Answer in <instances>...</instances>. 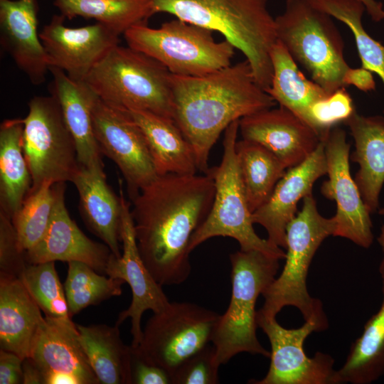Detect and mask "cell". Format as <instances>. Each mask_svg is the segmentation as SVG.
<instances>
[{"mask_svg": "<svg viewBox=\"0 0 384 384\" xmlns=\"http://www.w3.org/2000/svg\"><path fill=\"white\" fill-rule=\"evenodd\" d=\"M215 191L208 174H169L131 200L139 252L161 285L180 284L189 277L191 238L211 209Z\"/></svg>", "mask_w": 384, "mask_h": 384, "instance_id": "1", "label": "cell"}, {"mask_svg": "<svg viewBox=\"0 0 384 384\" xmlns=\"http://www.w3.org/2000/svg\"><path fill=\"white\" fill-rule=\"evenodd\" d=\"M173 120L191 145L198 171L233 122L272 108L274 99L257 82L247 60L201 76L171 75Z\"/></svg>", "mask_w": 384, "mask_h": 384, "instance_id": "2", "label": "cell"}, {"mask_svg": "<svg viewBox=\"0 0 384 384\" xmlns=\"http://www.w3.org/2000/svg\"><path fill=\"white\" fill-rule=\"evenodd\" d=\"M269 0H151L154 14L176 18L221 33L245 57L257 82L271 84L270 53L277 42L275 18Z\"/></svg>", "mask_w": 384, "mask_h": 384, "instance_id": "3", "label": "cell"}, {"mask_svg": "<svg viewBox=\"0 0 384 384\" xmlns=\"http://www.w3.org/2000/svg\"><path fill=\"white\" fill-rule=\"evenodd\" d=\"M334 217L326 218L317 210L312 193L303 198L301 211L287 228V252L284 268L264 291V304L257 314L265 318H276L285 306L296 307L305 321L318 323L324 331L329 323L322 302L312 297L307 289L309 268L322 242L334 235Z\"/></svg>", "mask_w": 384, "mask_h": 384, "instance_id": "4", "label": "cell"}, {"mask_svg": "<svg viewBox=\"0 0 384 384\" xmlns=\"http://www.w3.org/2000/svg\"><path fill=\"white\" fill-rule=\"evenodd\" d=\"M230 260L231 297L211 341L220 366L240 353L270 357L257 337L255 306L260 294L276 278L280 260L260 251L240 249L230 255Z\"/></svg>", "mask_w": 384, "mask_h": 384, "instance_id": "5", "label": "cell"}, {"mask_svg": "<svg viewBox=\"0 0 384 384\" xmlns=\"http://www.w3.org/2000/svg\"><path fill=\"white\" fill-rule=\"evenodd\" d=\"M171 75L155 59L128 46L117 45L91 70L85 82L112 106L173 119Z\"/></svg>", "mask_w": 384, "mask_h": 384, "instance_id": "6", "label": "cell"}, {"mask_svg": "<svg viewBox=\"0 0 384 384\" xmlns=\"http://www.w3.org/2000/svg\"><path fill=\"white\" fill-rule=\"evenodd\" d=\"M332 18L308 0H286L283 12L275 18L277 41L328 95L346 87L343 77L350 67Z\"/></svg>", "mask_w": 384, "mask_h": 384, "instance_id": "7", "label": "cell"}, {"mask_svg": "<svg viewBox=\"0 0 384 384\" xmlns=\"http://www.w3.org/2000/svg\"><path fill=\"white\" fill-rule=\"evenodd\" d=\"M239 120L225 130L223 154L219 166L206 173L215 183V196L211 209L203 224L193 234L190 251L206 240L218 236L235 239L245 251L257 250L279 260L285 259L282 248L260 238L253 228L250 211L241 180L235 144Z\"/></svg>", "mask_w": 384, "mask_h": 384, "instance_id": "8", "label": "cell"}, {"mask_svg": "<svg viewBox=\"0 0 384 384\" xmlns=\"http://www.w3.org/2000/svg\"><path fill=\"white\" fill-rule=\"evenodd\" d=\"M130 48L155 59L173 75H205L231 65L234 46L217 41L213 31L175 18L151 28L134 26L124 33Z\"/></svg>", "mask_w": 384, "mask_h": 384, "instance_id": "9", "label": "cell"}, {"mask_svg": "<svg viewBox=\"0 0 384 384\" xmlns=\"http://www.w3.org/2000/svg\"><path fill=\"white\" fill-rule=\"evenodd\" d=\"M23 119V149L32 178L31 191L46 181H72L81 165L57 99L52 95L33 97Z\"/></svg>", "mask_w": 384, "mask_h": 384, "instance_id": "10", "label": "cell"}, {"mask_svg": "<svg viewBox=\"0 0 384 384\" xmlns=\"http://www.w3.org/2000/svg\"><path fill=\"white\" fill-rule=\"evenodd\" d=\"M220 316L194 303L170 302L148 320L138 346L171 377L181 363L211 342Z\"/></svg>", "mask_w": 384, "mask_h": 384, "instance_id": "11", "label": "cell"}, {"mask_svg": "<svg viewBox=\"0 0 384 384\" xmlns=\"http://www.w3.org/2000/svg\"><path fill=\"white\" fill-rule=\"evenodd\" d=\"M257 326L267 335L271 346L270 365L260 380L253 384H339L334 360L329 354L316 352L313 357L304 350L306 338L314 331H324L316 322L306 321L297 329L282 326L276 318L257 314Z\"/></svg>", "mask_w": 384, "mask_h": 384, "instance_id": "12", "label": "cell"}, {"mask_svg": "<svg viewBox=\"0 0 384 384\" xmlns=\"http://www.w3.org/2000/svg\"><path fill=\"white\" fill-rule=\"evenodd\" d=\"M92 124L102 154L122 172L132 200L158 176L142 130L126 110L99 97L93 106Z\"/></svg>", "mask_w": 384, "mask_h": 384, "instance_id": "13", "label": "cell"}, {"mask_svg": "<svg viewBox=\"0 0 384 384\" xmlns=\"http://www.w3.org/2000/svg\"><path fill=\"white\" fill-rule=\"evenodd\" d=\"M328 179L322 183L324 196L336 203L333 216L336 223L334 236L350 240L368 248L373 243L372 221L349 167L350 144L343 129L333 127L324 140Z\"/></svg>", "mask_w": 384, "mask_h": 384, "instance_id": "14", "label": "cell"}, {"mask_svg": "<svg viewBox=\"0 0 384 384\" xmlns=\"http://www.w3.org/2000/svg\"><path fill=\"white\" fill-rule=\"evenodd\" d=\"M119 181V196L122 207L121 242L122 253L120 257L112 255L105 274L123 279L129 285L132 299L129 306L121 311L117 317V326L127 318L131 319V345L138 346L142 338V317L146 310L154 314L165 309L170 302L161 285L152 276L144 263L138 250L131 215V203L124 198Z\"/></svg>", "mask_w": 384, "mask_h": 384, "instance_id": "15", "label": "cell"}, {"mask_svg": "<svg viewBox=\"0 0 384 384\" xmlns=\"http://www.w3.org/2000/svg\"><path fill=\"white\" fill-rule=\"evenodd\" d=\"M65 18L53 15L39 33L50 67L75 81H85L91 70L116 46L119 34L98 22L79 28L65 26Z\"/></svg>", "mask_w": 384, "mask_h": 384, "instance_id": "16", "label": "cell"}, {"mask_svg": "<svg viewBox=\"0 0 384 384\" xmlns=\"http://www.w3.org/2000/svg\"><path fill=\"white\" fill-rule=\"evenodd\" d=\"M55 202L48 229L41 240L26 252L28 264L62 261L85 263L105 274L113 255L105 243L87 238L70 218L65 206V182L54 183Z\"/></svg>", "mask_w": 384, "mask_h": 384, "instance_id": "17", "label": "cell"}, {"mask_svg": "<svg viewBox=\"0 0 384 384\" xmlns=\"http://www.w3.org/2000/svg\"><path fill=\"white\" fill-rule=\"evenodd\" d=\"M239 132L243 139L270 151L287 169L303 162L322 142L307 123L282 106L241 118Z\"/></svg>", "mask_w": 384, "mask_h": 384, "instance_id": "18", "label": "cell"}, {"mask_svg": "<svg viewBox=\"0 0 384 384\" xmlns=\"http://www.w3.org/2000/svg\"><path fill=\"white\" fill-rule=\"evenodd\" d=\"M327 173L324 141L301 164L287 169L270 198L252 214L253 223L261 225L267 240L287 248V228L295 218L299 201L311 194L314 183Z\"/></svg>", "mask_w": 384, "mask_h": 384, "instance_id": "19", "label": "cell"}, {"mask_svg": "<svg viewBox=\"0 0 384 384\" xmlns=\"http://www.w3.org/2000/svg\"><path fill=\"white\" fill-rule=\"evenodd\" d=\"M36 0H0V43L34 85L45 82L49 64L38 33Z\"/></svg>", "mask_w": 384, "mask_h": 384, "instance_id": "20", "label": "cell"}, {"mask_svg": "<svg viewBox=\"0 0 384 384\" xmlns=\"http://www.w3.org/2000/svg\"><path fill=\"white\" fill-rule=\"evenodd\" d=\"M29 357L43 374L64 373L76 377L80 384H99L80 343L77 325L71 319L45 316Z\"/></svg>", "mask_w": 384, "mask_h": 384, "instance_id": "21", "label": "cell"}, {"mask_svg": "<svg viewBox=\"0 0 384 384\" xmlns=\"http://www.w3.org/2000/svg\"><path fill=\"white\" fill-rule=\"evenodd\" d=\"M50 95L58 100L76 145L78 160L85 167H104L95 136L92 110L98 96L85 81H75L63 70L50 67Z\"/></svg>", "mask_w": 384, "mask_h": 384, "instance_id": "22", "label": "cell"}, {"mask_svg": "<svg viewBox=\"0 0 384 384\" xmlns=\"http://www.w3.org/2000/svg\"><path fill=\"white\" fill-rule=\"evenodd\" d=\"M71 182L78 190L80 214L87 228L120 257L122 203L108 185L104 167L80 166Z\"/></svg>", "mask_w": 384, "mask_h": 384, "instance_id": "23", "label": "cell"}, {"mask_svg": "<svg viewBox=\"0 0 384 384\" xmlns=\"http://www.w3.org/2000/svg\"><path fill=\"white\" fill-rule=\"evenodd\" d=\"M44 320L41 309L18 277L0 274V349L23 360Z\"/></svg>", "mask_w": 384, "mask_h": 384, "instance_id": "24", "label": "cell"}, {"mask_svg": "<svg viewBox=\"0 0 384 384\" xmlns=\"http://www.w3.org/2000/svg\"><path fill=\"white\" fill-rule=\"evenodd\" d=\"M343 123L355 142L351 160L358 164L359 169L354 181L371 214L378 208L384 183V117L363 116L356 110Z\"/></svg>", "mask_w": 384, "mask_h": 384, "instance_id": "25", "label": "cell"}, {"mask_svg": "<svg viewBox=\"0 0 384 384\" xmlns=\"http://www.w3.org/2000/svg\"><path fill=\"white\" fill-rule=\"evenodd\" d=\"M126 111L144 136L158 176L197 174L193 151L172 119L146 111Z\"/></svg>", "mask_w": 384, "mask_h": 384, "instance_id": "26", "label": "cell"}, {"mask_svg": "<svg viewBox=\"0 0 384 384\" xmlns=\"http://www.w3.org/2000/svg\"><path fill=\"white\" fill-rule=\"evenodd\" d=\"M378 240L383 250L379 266L382 303L366 323L361 335L352 343L345 363L337 370L340 383L370 384L384 375V225Z\"/></svg>", "mask_w": 384, "mask_h": 384, "instance_id": "27", "label": "cell"}, {"mask_svg": "<svg viewBox=\"0 0 384 384\" xmlns=\"http://www.w3.org/2000/svg\"><path fill=\"white\" fill-rule=\"evenodd\" d=\"M23 129L21 118L7 119L0 124V210L11 219L32 187L23 149Z\"/></svg>", "mask_w": 384, "mask_h": 384, "instance_id": "28", "label": "cell"}, {"mask_svg": "<svg viewBox=\"0 0 384 384\" xmlns=\"http://www.w3.org/2000/svg\"><path fill=\"white\" fill-rule=\"evenodd\" d=\"M270 58L272 78L265 91L279 106L289 110L307 123L311 106L329 95L304 75L279 41L272 46Z\"/></svg>", "mask_w": 384, "mask_h": 384, "instance_id": "29", "label": "cell"}, {"mask_svg": "<svg viewBox=\"0 0 384 384\" xmlns=\"http://www.w3.org/2000/svg\"><path fill=\"white\" fill-rule=\"evenodd\" d=\"M90 365L100 384H129L130 346L121 339L119 326L76 324Z\"/></svg>", "mask_w": 384, "mask_h": 384, "instance_id": "30", "label": "cell"}, {"mask_svg": "<svg viewBox=\"0 0 384 384\" xmlns=\"http://www.w3.org/2000/svg\"><path fill=\"white\" fill-rule=\"evenodd\" d=\"M235 153L249 208L254 213L270 198L287 168L270 151L252 141H237Z\"/></svg>", "mask_w": 384, "mask_h": 384, "instance_id": "31", "label": "cell"}, {"mask_svg": "<svg viewBox=\"0 0 384 384\" xmlns=\"http://www.w3.org/2000/svg\"><path fill=\"white\" fill-rule=\"evenodd\" d=\"M53 4L65 18H93L120 35L154 15L151 0H54Z\"/></svg>", "mask_w": 384, "mask_h": 384, "instance_id": "32", "label": "cell"}, {"mask_svg": "<svg viewBox=\"0 0 384 384\" xmlns=\"http://www.w3.org/2000/svg\"><path fill=\"white\" fill-rule=\"evenodd\" d=\"M313 6L343 23L353 35L363 68L377 74L384 84V46L365 30L366 7L360 0H308Z\"/></svg>", "mask_w": 384, "mask_h": 384, "instance_id": "33", "label": "cell"}, {"mask_svg": "<svg viewBox=\"0 0 384 384\" xmlns=\"http://www.w3.org/2000/svg\"><path fill=\"white\" fill-rule=\"evenodd\" d=\"M68 265L63 286L71 317L89 306L122 294L123 279L100 274L81 262H69Z\"/></svg>", "mask_w": 384, "mask_h": 384, "instance_id": "34", "label": "cell"}, {"mask_svg": "<svg viewBox=\"0 0 384 384\" xmlns=\"http://www.w3.org/2000/svg\"><path fill=\"white\" fill-rule=\"evenodd\" d=\"M55 202L54 183L44 181L31 191L22 206L11 218L21 247L28 251L43 238Z\"/></svg>", "mask_w": 384, "mask_h": 384, "instance_id": "35", "label": "cell"}, {"mask_svg": "<svg viewBox=\"0 0 384 384\" xmlns=\"http://www.w3.org/2000/svg\"><path fill=\"white\" fill-rule=\"evenodd\" d=\"M55 262L28 264L19 278L45 316L71 319Z\"/></svg>", "mask_w": 384, "mask_h": 384, "instance_id": "36", "label": "cell"}, {"mask_svg": "<svg viewBox=\"0 0 384 384\" xmlns=\"http://www.w3.org/2000/svg\"><path fill=\"white\" fill-rule=\"evenodd\" d=\"M355 111L353 99L343 87L311 105L306 122L324 141L333 127L344 122Z\"/></svg>", "mask_w": 384, "mask_h": 384, "instance_id": "37", "label": "cell"}, {"mask_svg": "<svg viewBox=\"0 0 384 384\" xmlns=\"http://www.w3.org/2000/svg\"><path fill=\"white\" fill-rule=\"evenodd\" d=\"M219 367L215 348L208 344L176 368L171 384H217Z\"/></svg>", "mask_w": 384, "mask_h": 384, "instance_id": "38", "label": "cell"}, {"mask_svg": "<svg viewBox=\"0 0 384 384\" xmlns=\"http://www.w3.org/2000/svg\"><path fill=\"white\" fill-rule=\"evenodd\" d=\"M28 265L11 219L0 210V274L19 278Z\"/></svg>", "mask_w": 384, "mask_h": 384, "instance_id": "39", "label": "cell"}, {"mask_svg": "<svg viewBox=\"0 0 384 384\" xmlns=\"http://www.w3.org/2000/svg\"><path fill=\"white\" fill-rule=\"evenodd\" d=\"M129 384H171V375L148 359L138 346L130 345Z\"/></svg>", "mask_w": 384, "mask_h": 384, "instance_id": "40", "label": "cell"}, {"mask_svg": "<svg viewBox=\"0 0 384 384\" xmlns=\"http://www.w3.org/2000/svg\"><path fill=\"white\" fill-rule=\"evenodd\" d=\"M23 361L16 353L0 349V384L23 383Z\"/></svg>", "mask_w": 384, "mask_h": 384, "instance_id": "41", "label": "cell"}, {"mask_svg": "<svg viewBox=\"0 0 384 384\" xmlns=\"http://www.w3.org/2000/svg\"><path fill=\"white\" fill-rule=\"evenodd\" d=\"M343 82L346 87L353 85L363 92H369L375 89L373 73L363 67L358 68L349 67L345 73Z\"/></svg>", "mask_w": 384, "mask_h": 384, "instance_id": "42", "label": "cell"}, {"mask_svg": "<svg viewBox=\"0 0 384 384\" xmlns=\"http://www.w3.org/2000/svg\"><path fill=\"white\" fill-rule=\"evenodd\" d=\"M22 367L23 384H45L43 372L33 358H24Z\"/></svg>", "mask_w": 384, "mask_h": 384, "instance_id": "43", "label": "cell"}, {"mask_svg": "<svg viewBox=\"0 0 384 384\" xmlns=\"http://www.w3.org/2000/svg\"><path fill=\"white\" fill-rule=\"evenodd\" d=\"M45 384H80L79 380L70 374L49 371L44 373Z\"/></svg>", "mask_w": 384, "mask_h": 384, "instance_id": "44", "label": "cell"}, {"mask_svg": "<svg viewBox=\"0 0 384 384\" xmlns=\"http://www.w3.org/2000/svg\"><path fill=\"white\" fill-rule=\"evenodd\" d=\"M365 6L366 11L374 21H380L384 19V9L383 4L376 0H360Z\"/></svg>", "mask_w": 384, "mask_h": 384, "instance_id": "45", "label": "cell"}, {"mask_svg": "<svg viewBox=\"0 0 384 384\" xmlns=\"http://www.w3.org/2000/svg\"><path fill=\"white\" fill-rule=\"evenodd\" d=\"M379 213H380V215H384V208L380 209V210H379Z\"/></svg>", "mask_w": 384, "mask_h": 384, "instance_id": "46", "label": "cell"}]
</instances>
